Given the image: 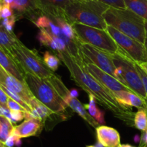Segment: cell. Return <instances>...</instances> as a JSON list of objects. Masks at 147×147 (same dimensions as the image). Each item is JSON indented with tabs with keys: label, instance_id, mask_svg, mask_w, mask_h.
I'll return each mask as SVG.
<instances>
[{
	"label": "cell",
	"instance_id": "6da1fadb",
	"mask_svg": "<svg viewBox=\"0 0 147 147\" xmlns=\"http://www.w3.org/2000/svg\"><path fill=\"white\" fill-rule=\"evenodd\" d=\"M57 56L65 65L73 80L88 95L94 96L101 106L111 111L116 118L128 125H134L135 114L130 108H125L118 102L111 92L98 82L88 72L85 61L76 59L68 51H58Z\"/></svg>",
	"mask_w": 147,
	"mask_h": 147
},
{
	"label": "cell",
	"instance_id": "7a4b0ae2",
	"mask_svg": "<svg viewBox=\"0 0 147 147\" xmlns=\"http://www.w3.org/2000/svg\"><path fill=\"white\" fill-rule=\"evenodd\" d=\"M109 6L95 0H78L65 9V19L67 22L81 23L96 28L106 30L103 13Z\"/></svg>",
	"mask_w": 147,
	"mask_h": 147
},
{
	"label": "cell",
	"instance_id": "3957f363",
	"mask_svg": "<svg viewBox=\"0 0 147 147\" xmlns=\"http://www.w3.org/2000/svg\"><path fill=\"white\" fill-rule=\"evenodd\" d=\"M106 24L144 44L146 37L145 20L128 8L109 7L103 13Z\"/></svg>",
	"mask_w": 147,
	"mask_h": 147
},
{
	"label": "cell",
	"instance_id": "277c9868",
	"mask_svg": "<svg viewBox=\"0 0 147 147\" xmlns=\"http://www.w3.org/2000/svg\"><path fill=\"white\" fill-rule=\"evenodd\" d=\"M25 81L33 95L55 114L65 110L67 105L48 79L26 73Z\"/></svg>",
	"mask_w": 147,
	"mask_h": 147
},
{
	"label": "cell",
	"instance_id": "5b68a950",
	"mask_svg": "<svg viewBox=\"0 0 147 147\" xmlns=\"http://www.w3.org/2000/svg\"><path fill=\"white\" fill-rule=\"evenodd\" d=\"M11 56L26 73H31L42 79H49L55 74L40 57L35 50H31L20 40L10 51Z\"/></svg>",
	"mask_w": 147,
	"mask_h": 147
},
{
	"label": "cell",
	"instance_id": "8992f818",
	"mask_svg": "<svg viewBox=\"0 0 147 147\" xmlns=\"http://www.w3.org/2000/svg\"><path fill=\"white\" fill-rule=\"evenodd\" d=\"M81 44H88L105 52L115 54L119 46L106 30L90 27L78 22L72 24Z\"/></svg>",
	"mask_w": 147,
	"mask_h": 147
},
{
	"label": "cell",
	"instance_id": "52a82bcc",
	"mask_svg": "<svg viewBox=\"0 0 147 147\" xmlns=\"http://www.w3.org/2000/svg\"><path fill=\"white\" fill-rule=\"evenodd\" d=\"M112 57L115 65L120 66L121 69V76L123 78V84L128 86L136 95L146 99L143 82L135 66L136 61L131 59L119 48L117 53L112 54Z\"/></svg>",
	"mask_w": 147,
	"mask_h": 147
},
{
	"label": "cell",
	"instance_id": "ba28073f",
	"mask_svg": "<svg viewBox=\"0 0 147 147\" xmlns=\"http://www.w3.org/2000/svg\"><path fill=\"white\" fill-rule=\"evenodd\" d=\"M106 30L115 40L119 48L137 63L147 62V55L144 44L126 35L117 29L108 25Z\"/></svg>",
	"mask_w": 147,
	"mask_h": 147
},
{
	"label": "cell",
	"instance_id": "9c48e42d",
	"mask_svg": "<svg viewBox=\"0 0 147 147\" xmlns=\"http://www.w3.org/2000/svg\"><path fill=\"white\" fill-rule=\"evenodd\" d=\"M80 50L85 59L92 62L105 72L116 78V66L112 54L88 44H81Z\"/></svg>",
	"mask_w": 147,
	"mask_h": 147
},
{
	"label": "cell",
	"instance_id": "30bf717a",
	"mask_svg": "<svg viewBox=\"0 0 147 147\" xmlns=\"http://www.w3.org/2000/svg\"><path fill=\"white\" fill-rule=\"evenodd\" d=\"M85 64L87 70L89 73L96 79L98 82H100L103 86L109 89L111 93L119 92V91H129L132 92L128 86L123 84V83L118 80L116 78L113 77V76L109 74L106 73L104 71L98 67L96 65L93 63L92 62L88 61L85 59Z\"/></svg>",
	"mask_w": 147,
	"mask_h": 147
},
{
	"label": "cell",
	"instance_id": "8fae6325",
	"mask_svg": "<svg viewBox=\"0 0 147 147\" xmlns=\"http://www.w3.org/2000/svg\"><path fill=\"white\" fill-rule=\"evenodd\" d=\"M0 84L20 95L30 106L31 101L35 97L33 95L27 82H22L4 70L0 66Z\"/></svg>",
	"mask_w": 147,
	"mask_h": 147
},
{
	"label": "cell",
	"instance_id": "7c38bea8",
	"mask_svg": "<svg viewBox=\"0 0 147 147\" xmlns=\"http://www.w3.org/2000/svg\"><path fill=\"white\" fill-rule=\"evenodd\" d=\"M11 7L17 19L24 17L31 19L43 14V5L40 0H14Z\"/></svg>",
	"mask_w": 147,
	"mask_h": 147
},
{
	"label": "cell",
	"instance_id": "4fadbf2b",
	"mask_svg": "<svg viewBox=\"0 0 147 147\" xmlns=\"http://www.w3.org/2000/svg\"><path fill=\"white\" fill-rule=\"evenodd\" d=\"M0 66L8 73L19 80L26 82L25 72L11 55V53L0 47Z\"/></svg>",
	"mask_w": 147,
	"mask_h": 147
},
{
	"label": "cell",
	"instance_id": "5bb4252c",
	"mask_svg": "<svg viewBox=\"0 0 147 147\" xmlns=\"http://www.w3.org/2000/svg\"><path fill=\"white\" fill-rule=\"evenodd\" d=\"M44 125V121L39 118L27 119L18 125L14 127L11 133L19 138L36 135L40 133Z\"/></svg>",
	"mask_w": 147,
	"mask_h": 147
},
{
	"label": "cell",
	"instance_id": "9a60e30c",
	"mask_svg": "<svg viewBox=\"0 0 147 147\" xmlns=\"http://www.w3.org/2000/svg\"><path fill=\"white\" fill-rule=\"evenodd\" d=\"M96 131L98 141L104 147H119L121 145L120 135L115 128L101 125Z\"/></svg>",
	"mask_w": 147,
	"mask_h": 147
},
{
	"label": "cell",
	"instance_id": "2e32d148",
	"mask_svg": "<svg viewBox=\"0 0 147 147\" xmlns=\"http://www.w3.org/2000/svg\"><path fill=\"white\" fill-rule=\"evenodd\" d=\"M113 96L119 104L125 108L131 109L132 107L146 110L147 100L136 93L129 91H119L113 93Z\"/></svg>",
	"mask_w": 147,
	"mask_h": 147
},
{
	"label": "cell",
	"instance_id": "e0dca14e",
	"mask_svg": "<svg viewBox=\"0 0 147 147\" xmlns=\"http://www.w3.org/2000/svg\"><path fill=\"white\" fill-rule=\"evenodd\" d=\"M78 0H40L43 5V14L49 17L59 16L65 9Z\"/></svg>",
	"mask_w": 147,
	"mask_h": 147
},
{
	"label": "cell",
	"instance_id": "ac0fdd59",
	"mask_svg": "<svg viewBox=\"0 0 147 147\" xmlns=\"http://www.w3.org/2000/svg\"><path fill=\"white\" fill-rule=\"evenodd\" d=\"M65 102L67 104V106L70 107L75 112L78 114L81 118H83V120H85L92 127L96 128L98 125H99L98 122L89 114L87 110L85 108L84 105H82L81 102L77 98L71 97L70 96H69Z\"/></svg>",
	"mask_w": 147,
	"mask_h": 147
},
{
	"label": "cell",
	"instance_id": "d6986e66",
	"mask_svg": "<svg viewBox=\"0 0 147 147\" xmlns=\"http://www.w3.org/2000/svg\"><path fill=\"white\" fill-rule=\"evenodd\" d=\"M30 107L32 108L31 114L32 116L35 118L41 119L42 121L45 120L52 114H55L51 110L49 109L46 105L42 103L36 97L31 101Z\"/></svg>",
	"mask_w": 147,
	"mask_h": 147
},
{
	"label": "cell",
	"instance_id": "ffe728a7",
	"mask_svg": "<svg viewBox=\"0 0 147 147\" xmlns=\"http://www.w3.org/2000/svg\"><path fill=\"white\" fill-rule=\"evenodd\" d=\"M18 40V37L14 33L8 32L0 24V47L10 53L12 47Z\"/></svg>",
	"mask_w": 147,
	"mask_h": 147
},
{
	"label": "cell",
	"instance_id": "44dd1931",
	"mask_svg": "<svg viewBox=\"0 0 147 147\" xmlns=\"http://www.w3.org/2000/svg\"><path fill=\"white\" fill-rule=\"evenodd\" d=\"M89 95V103L84 105L85 108L88 111L89 114L98 122L99 125H104L106 123L104 118V112H102L96 105V100L94 96Z\"/></svg>",
	"mask_w": 147,
	"mask_h": 147
},
{
	"label": "cell",
	"instance_id": "7402d4cb",
	"mask_svg": "<svg viewBox=\"0 0 147 147\" xmlns=\"http://www.w3.org/2000/svg\"><path fill=\"white\" fill-rule=\"evenodd\" d=\"M50 19L54 20V21L55 22L56 24H57V25L60 27L63 35H65L66 37H67V38L70 39V40L79 42L77 35H76V32H75V30L73 29L71 24L67 22L66 21L65 19H63V17H57Z\"/></svg>",
	"mask_w": 147,
	"mask_h": 147
},
{
	"label": "cell",
	"instance_id": "603a6c76",
	"mask_svg": "<svg viewBox=\"0 0 147 147\" xmlns=\"http://www.w3.org/2000/svg\"><path fill=\"white\" fill-rule=\"evenodd\" d=\"M126 8L131 10L147 20L146 6L145 0H123Z\"/></svg>",
	"mask_w": 147,
	"mask_h": 147
},
{
	"label": "cell",
	"instance_id": "cb8c5ba5",
	"mask_svg": "<svg viewBox=\"0 0 147 147\" xmlns=\"http://www.w3.org/2000/svg\"><path fill=\"white\" fill-rule=\"evenodd\" d=\"M13 122L8 118L0 115V141L4 143L12 133Z\"/></svg>",
	"mask_w": 147,
	"mask_h": 147
},
{
	"label": "cell",
	"instance_id": "d4e9b609",
	"mask_svg": "<svg viewBox=\"0 0 147 147\" xmlns=\"http://www.w3.org/2000/svg\"><path fill=\"white\" fill-rule=\"evenodd\" d=\"M37 39L40 44L57 50L56 43L54 39V35L47 29H40L37 35Z\"/></svg>",
	"mask_w": 147,
	"mask_h": 147
},
{
	"label": "cell",
	"instance_id": "484cf974",
	"mask_svg": "<svg viewBox=\"0 0 147 147\" xmlns=\"http://www.w3.org/2000/svg\"><path fill=\"white\" fill-rule=\"evenodd\" d=\"M134 125L142 131L147 130V112L144 109H139L135 113Z\"/></svg>",
	"mask_w": 147,
	"mask_h": 147
},
{
	"label": "cell",
	"instance_id": "4316f807",
	"mask_svg": "<svg viewBox=\"0 0 147 147\" xmlns=\"http://www.w3.org/2000/svg\"><path fill=\"white\" fill-rule=\"evenodd\" d=\"M43 60L47 67L53 72L55 71L58 69L60 64V61H61L59 57L52 54L50 51L45 52L44 55H43Z\"/></svg>",
	"mask_w": 147,
	"mask_h": 147
},
{
	"label": "cell",
	"instance_id": "83f0119b",
	"mask_svg": "<svg viewBox=\"0 0 147 147\" xmlns=\"http://www.w3.org/2000/svg\"><path fill=\"white\" fill-rule=\"evenodd\" d=\"M50 22H51V19L47 16L40 15V17H37L33 22L36 24L37 27H38L40 29H47L49 28L50 27Z\"/></svg>",
	"mask_w": 147,
	"mask_h": 147
},
{
	"label": "cell",
	"instance_id": "f1b7e54d",
	"mask_svg": "<svg viewBox=\"0 0 147 147\" xmlns=\"http://www.w3.org/2000/svg\"><path fill=\"white\" fill-rule=\"evenodd\" d=\"M17 17L16 16L13 15L11 17H8V18L2 19L1 24L9 33H13V27H14V24H15L16 21H17Z\"/></svg>",
	"mask_w": 147,
	"mask_h": 147
},
{
	"label": "cell",
	"instance_id": "f546056e",
	"mask_svg": "<svg viewBox=\"0 0 147 147\" xmlns=\"http://www.w3.org/2000/svg\"><path fill=\"white\" fill-rule=\"evenodd\" d=\"M103 3L109 7H116V8H126L123 0H95Z\"/></svg>",
	"mask_w": 147,
	"mask_h": 147
},
{
	"label": "cell",
	"instance_id": "4dcf8cb0",
	"mask_svg": "<svg viewBox=\"0 0 147 147\" xmlns=\"http://www.w3.org/2000/svg\"><path fill=\"white\" fill-rule=\"evenodd\" d=\"M7 107H8V108L10 110L25 111V112H27L25 109L20 103H18V102H16L15 100H14V99L10 97H9L8 100H7Z\"/></svg>",
	"mask_w": 147,
	"mask_h": 147
},
{
	"label": "cell",
	"instance_id": "1f68e13d",
	"mask_svg": "<svg viewBox=\"0 0 147 147\" xmlns=\"http://www.w3.org/2000/svg\"><path fill=\"white\" fill-rule=\"evenodd\" d=\"M135 66H136V69H137L138 73H139V75H140V77L141 79H142V82H143L145 92H146V100H147V74L142 69V67L138 64L137 62H135Z\"/></svg>",
	"mask_w": 147,
	"mask_h": 147
},
{
	"label": "cell",
	"instance_id": "d6a6232c",
	"mask_svg": "<svg viewBox=\"0 0 147 147\" xmlns=\"http://www.w3.org/2000/svg\"><path fill=\"white\" fill-rule=\"evenodd\" d=\"M25 111H12L11 110L10 120L12 122H18L25 118Z\"/></svg>",
	"mask_w": 147,
	"mask_h": 147
},
{
	"label": "cell",
	"instance_id": "836d02e7",
	"mask_svg": "<svg viewBox=\"0 0 147 147\" xmlns=\"http://www.w3.org/2000/svg\"><path fill=\"white\" fill-rule=\"evenodd\" d=\"M14 14V10L13 9L11 8V6L9 5H3L2 9H1V18L4 19V18H8V17H11Z\"/></svg>",
	"mask_w": 147,
	"mask_h": 147
},
{
	"label": "cell",
	"instance_id": "e575fe53",
	"mask_svg": "<svg viewBox=\"0 0 147 147\" xmlns=\"http://www.w3.org/2000/svg\"><path fill=\"white\" fill-rule=\"evenodd\" d=\"M8 95L5 93V92L3 90L2 88L0 86V105L6 107V108H8L7 107V100H8Z\"/></svg>",
	"mask_w": 147,
	"mask_h": 147
},
{
	"label": "cell",
	"instance_id": "d590c367",
	"mask_svg": "<svg viewBox=\"0 0 147 147\" xmlns=\"http://www.w3.org/2000/svg\"><path fill=\"white\" fill-rule=\"evenodd\" d=\"M17 137H16L14 134L11 133L9 136L7 138V139L6 140V141L4 142V144L7 147H14V146L15 145L16 140L17 139Z\"/></svg>",
	"mask_w": 147,
	"mask_h": 147
},
{
	"label": "cell",
	"instance_id": "8d00e7d4",
	"mask_svg": "<svg viewBox=\"0 0 147 147\" xmlns=\"http://www.w3.org/2000/svg\"><path fill=\"white\" fill-rule=\"evenodd\" d=\"M0 115L7 117L10 120V118H11V110L8 108L0 105Z\"/></svg>",
	"mask_w": 147,
	"mask_h": 147
},
{
	"label": "cell",
	"instance_id": "74e56055",
	"mask_svg": "<svg viewBox=\"0 0 147 147\" xmlns=\"http://www.w3.org/2000/svg\"><path fill=\"white\" fill-rule=\"evenodd\" d=\"M139 147H147V130L142 131V136L140 138V144Z\"/></svg>",
	"mask_w": 147,
	"mask_h": 147
},
{
	"label": "cell",
	"instance_id": "f35d334b",
	"mask_svg": "<svg viewBox=\"0 0 147 147\" xmlns=\"http://www.w3.org/2000/svg\"><path fill=\"white\" fill-rule=\"evenodd\" d=\"M79 93H78V91L76 89H73L70 91V95L71 97H75V98H77V97L78 96Z\"/></svg>",
	"mask_w": 147,
	"mask_h": 147
},
{
	"label": "cell",
	"instance_id": "ab89813d",
	"mask_svg": "<svg viewBox=\"0 0 147 147\" xmlns=\"http://www.w3.org/2000/svg\"><path fill=\"white\" fill-rule=\"evenodd\" d=\"M138 64L142 67V69L147 74V62H142V63H138Z\"/></svg>",
	"mask_w": 147,
	"mask_h": 147
},
{
	"label": "cell",
	"instance_id": "60d3db41",
	"mask_svg": "<svg viewBox=\"0 0 147 147\" xmlns=\"http://www.w3.org/2000/svg\"><path fill=\"white\" fill-rule=\"evenodd\" d=\"M86 147H104V146H103L102 145V144H100V142H98H98L96 143V144H95V145L87 146H86Z\"/></svg>",
	"mask_w": 147,
	"mask_h": 147
},
{
	"label": "cell",
	"instance_id": "b9f144b4",
	"mask_svg": "<svg viewBox=\"0 0 147 147\" xmlns=\"http://www.w3.org/2000/svg\"><path fill=\"white\" fill-rule=\"evenodd\" d=\"M119 147H136V146L131 145V144H121V145L119 146Z\"/></svg>",
	"mask_w": 147,
	"mask_h": 147
},
{
	"label": "cell",
	"instance_id": "7bdbcfd3",
	"mask_svg": "<svg viewBox=\"0 0 147 147\" xmlns=\"http://www.w3.org/2000/svg\"><path fill=\"white\" fill-rule=\"evenodd\" d=\"M3 5H4V4H3V3L1 2V1H0V20H1V19H2L1 18V9H2V7H3Z\"/></svg>",
	"mask_w": 147,
	"mask_h": 147
},
{
	"label": "cell",
	"instance_id": "ee69618b",
	"mask_svg": "<svg viewBox=\"0 0 147 147\" xmlns=\"http://www.w3.org/2000/svg\"><path fill=\"white\" fill-rule=\"evenodd\" d=\"M144 27H145V30H146V36H147V20H146L144 22Z\"/></svg>",
	"mask_w": 147,
	"mask_h": 147
},
{
	"label": "cell",
	"instance_id": "f6af8a7d",
	"mask_svg": "<svg viewBox=\"0 0 147 147\" xmlns=\"http://www.w3.org/2000/svg\"><path fill=\"white\" fill-rule=\"evenodd\" d=\"M144 46H145V48H146V55H147V36H146V40H145Z\"/></svg>",
	"mask_w": 147,
	"mask_h": 147
},
{
	"label": "cell",
	"instance_id": "bcb514c9",
	"mask_svg": "<svg viewBox=\"0 0 147 147\" xmlns=\"http://www.w3.org/2000/svg\"><path fill=\"white\" fill-rule=\"evenodd\" d=\"M138 141H140V138H139V137L138 136V135H136V136H135V141L137 142Z\"/></svg>",
	"mask_w": 147,
	"mask_h": 147
},
{
	"label": "cell",
	"instance_id": "7dc6e473",
	"mask_svg": "<svg viewBox=\"0 0 147 147\" xmlns=\"http://www.w3.org/2000/svg\"><path fill=\"white\" fill-rule=\"evenodd\" d=\"M4 146H5V144H4V143L0 141V147H4Z\"/></svg>",
	"mask_w": 147,
	"mask_h": 147
},
{
	"label": "cell",
	"instance_id": "c3c4849f",
	"mask_svg": "<svg viewBox=\"0 0 147 147\" xmlns=\"http://www.w3.org/2000/svg\"><path fill=\"white\" fill-rule=\"evenodd\" d=\"M145 2H146V14H147V0H145Z\"/></svg>",
	"mask_w": 147,
	"mask_h": 147
},
{
	"label": "cell",
	"instance_id": "681fc988",
	"mask_svg": "<svg viewBox=\"0 0 147 147\" xmlns=\"http://www.w3.org/2000/svg\"><path fill=\"white\" fill-rule=\"evenodd\" d=\"M0 1H1V2L3 3V0H0Z\"/></svg>",
	"mask_w": 147,
	"mask_h": 147
},
{
	"label": "cell",
	"instance_id": "f907efd6",
	"mask_svg": "<svg viewBox=\"0 0 147 147\" xmlns=\"http://www.w3.org/2000/svg\"><path fill=\"white\" fill-rule=\"evenodd\" d=\"M146 112H147V108H146Z\"/></svg>",
	"mask_w": 147,
	"mask_h": 147
},
{
	"label": "cell",
	"instance_id": "816d5d0a",
	"mask_svg": "<svg viewBox=\"0 0 147 147\" xmlns=\"http://www.w3.org/2000/svg\"><path fill=\"white\" fill-rule=\"evenodd\" d=\"M4 147H7V146H4Z\"/></svg>",
	"mask_w": 147,
	"mask_h": 147
}]
</instances>
